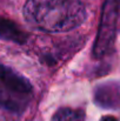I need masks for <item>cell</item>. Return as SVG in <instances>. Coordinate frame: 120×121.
<instances>
[{
  "instance_id": "cell-4",
  "label": "cell",
  "mask_w": 120,
  "mask_h": 121,
  "mask_svg": "<svg viewBox=\"0 0 120 121\" xmlns=\"http://www.w3.org/2000/svg\"><path fill=\"white\" fill-rule=\"evenodd\" d=\"M94 102L101 108H120V82H105L94 89Z\"/></svg>"
},
{
  "instance_id": "cell-7",
  "label": "cell",
  "mask_w": 120,
  "mask_h": 121,
  "mask_svg": "<svg viewBox=\"0 0 120 121\" xmlns=\"http://www.w3.org/2000/svg\"><path fill=\"white\" fill-rule=\"evenodd\" d=\"M100 121H118V120H117V118H114V117L105 115V117H102V118H101V120Z\"/></svg>"
},
{
  "instance_id": "cell-5",
  "label": "cell",
  "mask_w": 120,
  "mask_h": 121,
  "mask_svg": "<svg viewBox=\"0 0 120 121\" xmlns=\"http://www.w3.org/2000/svg\"><path fill=\"white\" fill-rule=\"evenodd\" d=\"M0 37L18 43H22L26 40V33L19 30L17 25H14L9 20L2 18H0Z\"/></svg>"
},
{
  "instance_id": "cell-3",
  "label": "cell",
  "mask_w": 120,
  "mask_h": 121,
  "mask_svg": "<svg viewBox=\"0 0 120 121\" xmlns=\"http://www.w3.org/2000/svg\"><path fill=\"white\" fill-rule=\"evenodd\" d=\"M0 87L26 96H31L32 94L30 81L2 64H0Z\"/></svg>"
},
{
  "instance_id": "cell-2",
  "label": "cell",
  "mask_w": 120,
  "mask_h": 121,
  "mask_svg": "<svg viewBox=\"0 0 120 121\" xmlns=\"http://www.w3.org/2000/svg\"><path fill=\"white\" fill-rule=\"evenodd\" d=\"M119 17L120 0H105L101 12L99 31L93 48V54L95 58H101L113 46Z\"/></svg>"
},
{
  "instance_id": "cell-1",
  "label": "cell",
  "mask_w": 120,
  "mask_h": 121,
  "mask_svg": "<svg viewBox=\"0 0 120 121\" xmlns=\"http://www.w3.org/2000/svg\"><path fill=\"white\" fill-rule=\"evenodd\" d=\"M22 13L27 24L47 33L70 32L87 18L80 0H27Z\"/></svg>"
},
{
  "instance_id": "cell-6",
  "label": "cell",
  "mask_w": 120,
  "mask_h": 121,
  "mask_svg": "<svg viewBox=\"0 0 120 121\" xmlns=\"http://www.w3.org/2000/svg\"><path fill=\"white\" fill-rule=\"evenodd\" d=\"M51 121H85V112L82 109L64 107L54 113Z\"/></svg>"
}]
</instances>
